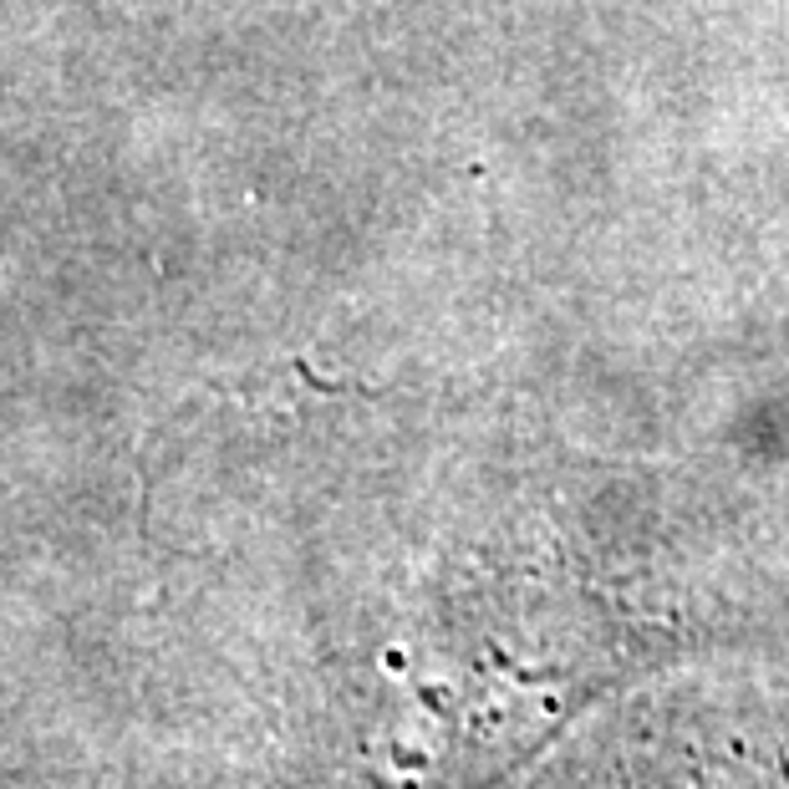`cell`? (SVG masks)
I'll list each match as a JSON object with an SVG mask.
<instances>
[{"instance_id":"cell-1","label":"cell","mask_w":789,"mask_h":789,"mask_svg":"<svg viewBox=\"0 0 789 789\" xmlns=\"http://www.w3.org/2000/svg\"><path fill=\"white\" fill-rule=\"evenodd\" d=\"M642 774H627L616 789H789V769L759 764V759H667L657 769V784H642Z\"/></svg>"}]
</instances>
